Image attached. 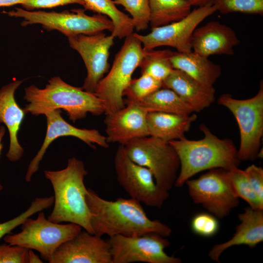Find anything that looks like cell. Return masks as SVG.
<instances>
[{"label": "cell", "mask_w": 263, "mask_h": 263, "mask_svg": "<svg viewBox=\"0 0 263 263\" xmlns=\"http://www.w3.org/2000/svg\"><path fill=\"white\" fill-rule=\"evenodd\" d=\"M60 110H56L45 114L47 119L46 135L40 150L30 162L25 175L29 182L33 175L38 170L39 164L47 148L56 138L62 136H73L78 138L92 148L94 144L103 148L109 147L105 136L95 129H80L66 122L61 116Z\"/></svg>", "instance_id": "15"}, {"label": "cell", "mask_w": 263, "mask_h": 263, "mask_svg": "<svg viewBox=\"0 0 263 263\" xmlns=\"http://www.w3.org/2000/svg\"><path fill=\"white\" fill-rule=\"evenodd\" d=\"M85 10H90L108 17L112 21L113 29L111 35L115 38H125L133 33L132 20L114 3L113 0H83Z\"/></svg>", "instance_id": "25"}, {"label": "cell", "mask_w": 263, "mask_h": 263, "mask_svg": "<svg viewBox=\"0 0 263 263\" xmlns=\"http://www.w3.org/2000/svg\"><path fill=\"white\" fill-rule=\"evenodd\" d=\"M192 6L198 7L204 5L210 2H213V0H186Z\"/></svg>", "instance_id": "39"}, {"label": "cell", "mask_w": 263, "mask_h": 263, "mask_svg": "<svg viewBox=\"0 0 263 263\" xmlns=\"http://www.w3.org/2000/svg\"><path fill=\"white\" fill-rule=\"evenodd\" d=\"M5 132V128L3 126L0 127V156L3 148V144L1 142L2 138ZM3 189V186L0 182V191Z\"/></svg>", "instance_id": "40"}, {"label": "cell", "mask_w": 263, "mask_h": 263, "mask_svg": "<svg viewBox=\"0 0 263 263\" xmlns=\"http://www.w3.org/2000/svg\"><path fill=\"white\" fill-rule=\"evenodd\" d=\"M126 102L134 103L148 113L162 112L187 115L194 112L191 107L174 91L164 87L140 100Z\"/></svg>", "instance_id": "24"}, {"label": "cell", "mask_w": 263, "mask_h": 263, "mask_svg": "<svg viewBox=\"0 0 263 263\" xmlns=\"http://www.w3.org/2000/svg\"><path fill=\"white\" fill-rule=\"evenodd\" d=\"M162 87L174 91L194 112H200L209 107L215 100L213 86L202 83L175 69L162 81Z\"/></svg>", "instance_id": "20"}, {"label": "cell", "mask_w": 263, "mask_h": 263, "mask_svg": "<svg viewBox=\"0 0 263 263\" xmlns=\"http://www.w3.org/2000/svg\"><path fill=\"white\" fill-rule=\"evenodd\" d=\"M25 0H0V7L10 6L15 4H22Z\"/></svg>", "instance_id": "37"}, {"label": "cell", "mask_w": 263, "mask_h": 263, "mask_svg": "<svg viewBox=\"0 0 263 263\" xmlns=\"http://www.w3.org/2000/svg\"><path fill=\"white\" fill-rule=\"evenodd\" d=\"M239 43L235 32L217 21L197 27L191 39L192 51L207 57L213 55H232Z\"/></svg>", "instance_id": "18"}, {"label": "cell", "mask_w": 263, "mask_h": 263, "mask_svg": "<svg viewBox=\"0 0 263 263\" xmlns=\"http://www.w3.org/2000/svg\"><path fill=\"white\" fill-rule=\"evenodd\" d=\"M151 28L178 21L190 12L191 5L186 0H149Z\"/></svg>", "instance_id": "26"}, {"label": "cell", "mask_w": 263, "mask_h": 263, "mask_svg": "<svg viewBox=\"0 0 263 263\" xmlns=\"http://www.w3.org/2000/svg\"><path fill=\"white\" fill-rule=\"evenodd\" d=\"M217 218L211 214L201 213L195 215L191 222V228L194 233L201 236L209 237L218 231Z\"/></svg>", "instance_id": "33"}, {"label": "cell", "mask_w": 263, "mask_h": 263, "mask_svg": "<svg viewBox=\"0 0 263 263\" xmlns=\"http://www.w3.org/2000/svg\"><path fill=\"white\" fill-rule=\"evenodd\" d=\"M170 60L173 69L180 70L206 85L213 86L222 73L218 64L192 51L172 52Z\"/></svg>", "instance_id": "23"}, {"label": "cell", "mask_w": 263, "mask_h": 263, "mask_svg": "<svg viewBox=\"0 0 263 263\" xmlns=\"http://www.w3.org/2000/svg\"><path fill=\"white\" fill-rule=\"evenodd\" d=\"M145 53L142 43L133 33L125 38L112 68L100 81L94 93L104 103L105 115L125 107L124 92L133 72L139 67Z\"/></svg>", "instance_id": "5"}, {"label": "cell", "mask_w": 263, "mask_h": 263, "mask_svg": "<svg viewBox=\"0 0 263 263\" xmlns=\"http://www.w3.org/2000/svg\"><path fill=\"white\" fill-rule=\"evenodd\" d=\"M218 11L223 14L240 12L263 15V0H213Z\"/></svg>", "instance_id": "32"}, {"label": "cell", "mask_w": 263, "mask_h": 263, "mask_svg": "<svg viewBox=\"0 0 263 263\" xmlns=\"http://www.w3.org/2000/svg\"><path fill=\"white\" fill-rule=\"evenodd\" d=\"M54 196L37 198L33 201L29 208L18 216L7 222L0 223V239L11 231L21 225L27 218L38 212L51 207L54 204Z\"/></svg>", "instance_id": "31"}, {"label": "cell", "mask_w": 263, "mask_h": 263, "mask_svg": "<svg viewBox=\"0 0 263 263\" xmlns=\"http://www.w3.org/2000/svg\"><path fill=\"white\" fill-rule=\"evenodd\" d=\"M86 201L91 213V225L96 235L133 236L156 232L167 238L171 233L168 225L150 219L141 203L133 198L119 197L109 201L88 188Z\"/></svg>", "instance_id": "1"}, {"label": "cell", "mask_w": 263, "mask_h": 263, "mask_svg": "<svg viewBox=\"0 0 263 263\" xmlns=\"http://www.w3.org/2000/svg\"><path fill=\"white\" fill-rule=\"evenodd\" d=\"M85 11L84 9H75L71 12L58 13L29 11L16 7L14 10L3 13L10 17L23 19L21 23L22 26L39 24L48 31L57 30L68 38L92 35L105 30L113 31V25L108 17L98 14L89 16Z\"/></svg>", "instance_id": "6"}, {"label": "cell", "mask_w": 263, "mask_h": 263, "mask_svg": "<svg viewBox=\"0 0 263 263\" xmlns=\"http://www.w3.org/2000/svg\"><path fill=\"white\" fill-rule=\"evenodd\" d=\"M29 249L17 245H0V263H28Z\"/></svg>", "instance_id": "34"}, {"label": "cell", "mask_w": 263, "mask_h": 263, "mask_svg": "<svg viewBox=\"0 0 263 263\" xmlns=\"http://www.w3.org/2000/svg\"><path fill=\"white\" fill-rule=\"evenodd\" d=\"M49 263H112V261L107 241L85 230L60 245Z\"/></svg>", "instance_id": "16"}, {"label": "cell", "mask_w": 263, "mask_h": 263, "mask_svg": "<svg viewBox=\"0 0 263 263\" xmlns=\"http://www.w3.org/2000/svg\"><path fill=\"white\" fill-rule=\"evenodd\" d=\"M217 11L213 2L191 11L185 18L165 25L151 28L147 35H133L141 41L144 51L161 46H169L177 52L192 51L191 39L195 29L208 16Z\"/></svg>", "instance_id": "13"}, {"label": "cell", "mask_w": 263, "mask_h": 263, "mask_svg": "<svg viewBox=\"0 0 263 263\" xmlns=\"http://www.w3.org/2000/svg\"><path fill=\"white\" fill-rule=\"evenodd\" d=\"M114 38L103 32L79 35L68 38L70 46L81 56L87 69V76L82 88L94 93L100 81L110 68V50Z\"/></svg>", "instance_id": "14"}, {"label": "cell", "mask_w": 263, "mask_h": 263, "mask_svg": "<svg viewBox=\"0 0 263 263\" xmlns=\"http://www.w3.org/2000/svg\"><path fill=\"white\" fill-rule=\"evenodd\" d=\"M44 173L50 181L55 194L54 208L47 219L56 223H74L94 234L86 201L88 189L84 180L87 171L84 163L72 157L68 159L65 169L57 171L45 170Z\"/></svg>", "instance_id": "4"}, {"label": "cell", "mask_w": 263, "mask_h": 263, "mask_svg": "<svg viewBox=\"0 0 263 263\" xmlns=\"http://www.w3.org/2000/svg\"><path fill=\"white\" fill-rule=\"evenodd\" d=\"M200 129L204 134L202 139L191 140L185 137L169 142L180 160V172L174 183L176 187H182L202 171L216 168L230 170L240 163L238 150L231 140L218 138L204 124Z\"/></svg>", "instance_id": "3"}, {"label": "cell", "mask_w": 263, "mask_h": 263, "mask_svg": "<svg viewBox=\"0 0 263 263\" xmlns=\"http://www.w3.org/2000/svg\"><path fill=\"white\" fill-rule=\"evenodd\" d=\"M70 4L84 5L83 0H25L21 5L25 10L32 11L35 9L51 8Z\"/></svg>", "instance_id": "35"}, {"label": "cell", "mask_w": 263, "mask_h": 263, "mask_svg": "<svg viewBox=\"0 0 263 263\" xmlns=\"http://www.w3.org/2000/svg\"><path fill=\"white\" fill-rule=\"evenodd\" d=\"M124 147L130 158L148 168L157 186L169 192L174 185L180 165L172 146L169 142L148 136L132 140Z\"/></svg>", "instance_id": "8"}, {"label": "cell", "mask_w": 263, "mask_h": 263, "mask_svg": "<svg viewBox=\"0 0 263 263\" xmlns=\"http://www.w3.org/2000/svg\"><path fill=\"white\" fill-rule=\"evenodd\" d=\"M227 170L235 195L245 201L251 208L263 210V203L256 194L244 170L238 167Z\"/></svg>", "instance_id": "28"}, {"label": "cell", "mask_w": 263, "mask_h": 263, "mask_svg": "<svg viewBox=\"0 0 263 263\" xmlns=\"http://www.w3.org/2000/svg\"><path fill=\"white\" fill-rule=\"evenodd\" d=\"M193 202L200 204L217 218L227 216L239 203L229 179L228 170L211 169L198 178L185 183Z\"/></svg>", "instance_id": "10"}, {"label": "cell", "mask_w": 263, "mask_h": 263, "mask_svg": "<svg viewBox=\"0 0 263 263\" xmlns=\"http://www.w3.org/2000/svg\"><path fill=\"white\" fill-rule=\"evenodd\" d=\"M240 224L233 236L228 241L214 245L208 253L209 258L220 263L222 253L228 248L244 244L252 248L263 241V210L249 207L238 215Z\"/></svg>", "instance_id": "21"}, {"label": "cell", "mask_w": 263, "mask_h": 263, "mask_svg": "<svg viewBox=\"0 0 263 263\" xmlns=\"http://www.w3.org/2000/svg\"><path fill=\"white\" fill-rule=\"evenodd\" d=\"M21 225V232L6 234L3 238L4 242L38 251L41 257L48 262L60 245L74 237L82 229L74 223L51 222L46 218L43 212H39L36 219L29 217Z\"/></svg>", "instance_id": "7"}, {"label": "cell", "mask_w": 263, "mask_h": 263, "mask_svg": "<svg viewBox=\"0 0 263 263\" xmlns=\"http://www.w3.org/2000/svg\"><path fill=\"white\" fill-rule=\"evenodd\" d=\"M256 194L263 203V169L255 165L244 170Z\"/></svg>", "instance_id": "36"}, {"label": "cell", "mask_w": 263, "mask_h": 263, "mask_svg": "<svg viewBox=\"0 0 263 263\" xmlns=\"http://www.w3.org/2000/svg\"><path fill=\"white\" fill-rule=\"evenodd\" d=\"M112 113L106 115V139L109 143L125 145L135 139L149 136L147 124L148 112L133 102Z\"/></svg>", "instance_id": "17"}, {"label": "cell", "mask_w": 263, "mask_h": 263, "mask_svg": "<svg viewBox=\"0 0 263 263\" xmlns=\"http://www.w3.org/2000/svg\"><path fill=\"white\" fill-rule=\"evenodd\" d=\"M170 50L145 51L139 67L141 74H148L154 78L163 81L173 70Z\"/></svg>", "instance_id": "27"}, {"label": "cell", "mask_w": 263, "mask_h": 263, "mask_svg": "<svg viewBox=\"0 0 263 263\" xmlns=\"http://www.w3.org/2000/svg\"><path fill=\"white\" fill-rule=\"evenodd\" d=\"M24 99L28 102L24 112L36 116L62 109L75 122L85 118L88 113L94 115L105 113L104 103L95 94L71 85L59 76L51 78L42 89L35 85L28 86Z\"/></svg>", "instance_id": "2"}, {"label": "cell", "mask_w": 263, "mask_h": 263, "mask_svg": "<svg viewBox=\"0 0 263 263\" xmlns=\"http://www.w3.org/2000/svg\"><path fill=\"white\" fill-rule=\"evenodd\" d=\"M114 167L118 183L133 198L145 205L161 207L169 196L156 185L152 172L147 168L132 161L123 145L117 148Z\"/></svg>", "instance_id": "12"}, {"label": "cell", "mask_w": 263, "mask_h": 263, "mask_svg": "<svg viewBox=\"0 0 263 263\" xmlns=\"http://www.w3.org/2000/svg\"><path fill=\"white\" fill-rule=\"evenodd\" d=\"M112 263H180L177 257L168 255L165 249L169 241L158 233L148 232L133 236L115 235L107 240Z\"/></svg>", "instance_id": "11"}, {"label": "cell", "mask_w": 263, "mask_h": 263, "mask_svg": "<svg viewBox=\"0 0 263 263\" xmlns=\"http://www.w3.org/2000/svg\"><path fill=\"white\" fill-rule=\"evenodd\" d=\"M219 105L226 107L234 116L240 130L239 159L253 160L259 156L263 135V83L253 97L246 99L233 98L229 94H222Z\"/></svg>", "instance_id": "9"}, {"label": "cell", "mask_w": 263, "mask_h": 263, "mask_svg": "<svg viewBox=\"0 0 263 263\" xmlns=\"http://www.w3.org/2000/svg\"><path fill=\"white\" fill-rule=\"evenodd\" d=\"M115 5H120L132 18L134 28L137 31L147 29L150 25V10L149 0H113Z\"/></svg>", "instance_id": "30"}, {"label": "cell", "mask_w": 263, "mask_h": 263, "mask_svg": "<svg viewBox=\"0 0 263 263\" xmlns=\"http://www.w3.org/2000/svg\"><path fill=\"white\" fill-rule=\"evenodd\" d=\"M23 81L15 80L0 89V123L4 124L9 132L10 145L6 157L12 162L19 160L24 153L18 134L25 113L15 98V91Z\"/></svg>", "instance_id": "19"}, {"label": "cell", "mask_w": 263, "mask_h": 263, "mask_svg": "<svg viewBox=\"0 0 263 263\" xmlns=\"http://www.w3.org/2000/svg\"><path fill=\"white\" fill-rule=\"evenodd\" d=\"M162 87V81L148 74H141L139 77L132 79L125 90L123 96L127 97L125 103L140 100Z\"/></svg>", "instance_id": "29"}, {"label": "cell", "mask_w": 263, "mask_h": 263, "mask_svg": "<svg viewBox=\"0 0 263 263\" xmlns=\"http://www.w3.org/2000/svg\"><path fill=\"white\" fill-rule=\"evenodd\" d=\"M43 262L35 254L32 249H29L28 251V263H42Z\"/></svg>", "instance_id": "38"}, {"label": "cell", "mask_w": 263, "mask_h": 263, "mask_svg": "<svg viewBox=\"0 0 263 263\" xmlns=\"http://www.w3.org/2000/svg\"><path fill=\"white\" fill-rule=\"evenodd\" d=\"M196 118L195 114L148 113L147 124L149 136L166 142L185 138V133L189 131Z\"/></svg>", "instance_id": "22"}]
</instances>
